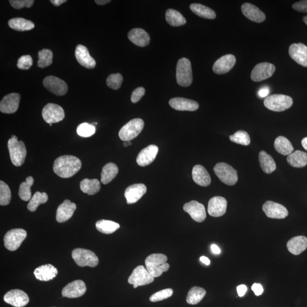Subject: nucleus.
Here are the masks:
<instances>
[{
	"label": "nucleus",
	"mask_w": 307,
	"mask_h": 307,
	"mask_svg": "<svg viewBox=\"0 0 307 307\" xmlns=\"http://www.w3.org/2000/svg\"><path fill=\"white\" fill-rule=\"evenodd\" d=\"M206 295V291L200 287H194L189 291L186 298L188 304L195 305L198 304Z\"/></svg>",
	"instance_id": "nucleus-41"
},
{
	"label": "nucleus",
	"mask_w": 307,
	"mask_h": 307,
	"mask_svg": "<svg viewBox=\"0 0 307 307\" xmlns=\"http://www.w3.org/2000/svg\"><path fill=\"white\" fill-rule=\"evenodd\" d=\"M11 198L10 188L5 182L0 181V205H8Z\"/></svg>",
	"instance_id": "nucleus-46"
},
{
	"label": "nucleus",
	"mask_w": 307,
	"mask_h": 307,
	"mask_svg": "<svg viewBox=\"0 0 307 307\" xmlns=\"http://www.w3.org/2000/svg\"><path fill=\"white\" fill-rule=\"evenodd\" d=\"M75 57L78 63L82 66L88 69L94 68L97 65L95 60L90 54L85 46L78 45L75 50Z\"/></svg>",
	"instance_id": "nucleus-23"
},
{
	"label": "nucleus",
	"mask_w": 307,
	"mask_h": 307,
	"mask_svg": "<svg viewBox=\"0 0 307 307\" xmlns=\"http://www.w3.org/2000/svg\"><path fill=\"white\" fill-rule=\"evenodd\" d=\"M20 99L21 95L17 93H11L5 96L0 102V111L6 114L16 112L20 104Z\"/></svg>",
	"instance_id": "nucleus-17"
},
{
	"label": "nucleus",
	"mask_w": 307,
	"mask_h": 307,
	"mask_svg": "<svg viewBox=\"0 0 307 307\" xmlns=\"http://www.w3.org/2000/svg\"><path fill=\"white\" fill-rule=\"evenodd\" d=\"M51 2L53 5L59 6L62 3L67 2L66 0H51Z\"/></svg>",
	"instance_id": "nucleus-58"
},
{
	"label": "nucleus",
	"mask_w": 307,
	"mask_h": 307,
	"mask_svg": "<svg viewBox=\"0 0 307 307\" xmlns=\"http://www.w3.org/2000/svg\"><path fill=\"white\" fill-rule=\"evenodd\" d=\"M10 160L15 166L24 164L26 156V149L24 142L18 141V138L13 135L7 143Z\"/></svg>",
	"instance_id": "nucleus-3"
},
{
	"label": "nucleus",
	"mask_w": 307,
	"mask_h": 307,
	"mask_svg": "<svg viewBox=\"0 0 307 307\" xmlns=\"http://www.w3.org/2000/svg\"><path fill=\"white\" fill-rule=\"evenodd\" d=\"M144 125V121L141 118L133 119L120 129L119 137L123 141H130L139 135Z\"/></svg>",
	"instance_id": "nucleus-6"
},
{
	"label": "nucleus",
	"mask_w": 307,
	"mask_h": 307,
	"mask_svg": "<svg viewBox=\"0 0 307 307\" xmlns=\"http://www.w3.org/2000/svg\"><path fill=\"white\" fill-rule=\"evenodd\" d=\"M236 63V59L235 55L227 54L222 56L215 61L213 66V71L218 75L225 74L232 70Z\"/></svg>",
	"instance_id": "nucleus-19"
},
{
	"label": "nucleus",
	"mask_w": 307,
	"mask_h": 307,
	"mask_svg": "<svg viewBox=\"0 0 307 307\" xmlns=\"http://www.w3.org/2000/svg\"><path fill=\"white\" fill-rule=\"evenodd\" d=\"M43 84L46 89L56 96L64 95L68 91V86L66 83L55 76L46 77Z\"/></svg>",
	"instance_id": "nucleus-13"
},
{
	"label": "nucleus",
	"mask_w": 307,
	"mask_h": 307,
	"mask_svg": "<svg viewBox=\"0 0 307 307\" xmlns=\"http://www.w3.org/2000/svg\"><path fill=\"white\" fill-rule=\"evenodd\" d=\"M259 161L261 168L265 173L269 174L276 170V163L273 158L270 155L268 154L266 152H260Z\"/></svg>",
	"instance_id": "nucleus-32"
},
{
	"label": "nucleus",
	"mask_w": 307,
	"mask_h": 307,
	"mask_svg": "<svg viewBox=\"0 0 307 307\" xmlns=\"http://www.w3.org/2000/svg\"><path fill=\"white\" fill-rule=\"evenodd\" d=\"M87 287L85 283L81 280H77L68 283L63 288L62 296L68 298H77L81 297L86 293Z\"/></svg>",
	"instance_id": "nucleus-18"
},
{
	"label": "nucleus",
	"mask_w": 307,
	"mask_h": 307,
	"mask_svg": "<svg viewBox=\"0 0 307 307\" xmlns=\"http://www.w3.org/2000/svg\"><path fill=\"white\" fill-rule=\"evenodd\" d=\"M289 52L291 58L297 63L307 67V47L305 45L302 43L292 44Z\"/></svg>",
	"instance_id": "nucleus-21"
},
{
	"label": "nucleus",
	"mask_w": 307,
	"mask_h": 307,
	"mask_svg": "<svg viewBox=\"0 0 307 307\" xmlns=\"http://www.w3.org/2000/svg\"><path fill=\"white\" fill-rule=\"evenodd\" d=\"M76 209L74 203L69 200H65L58 206L56 210V220L57 222H66L72 217Z\"/></svg>",
	"instance_id": "nucleus-26"
},
{
	"label": "nucleus",
	"mask_w": 307,
	"mask_h": 307,
	"mask_svg": "<svg viewBox=\"0 0 307 307\" xmlns=\"http://www.w3.org/2000/svg\"><path fill=\"white\" fill-rule=\"evenodd\" d=\"M42 117L49 124L62 121L65 117L64 109L56 103H49L42 110Z\"/></svg>",
	"instance_id": "nucleus-11"
},
{
	"label": "nucleus",
	"mask_w": 307,
	"mask_h": 307,
	"mask_svg": "<svg viewBox=\"0 0 307 307\" xmlns=\"http://www.w3.org/2000/svg\"><path fill=\"white\" fill-rule=\"evenodd\" d=\"M200 260L203 263L205 264L206 265H209L210 264V260L205 256H201V258H200Z\"/></svg>",
	"instance_id": "nucleus-59"
},
{
	"label": "nucleus",
	"mask_w": 307,
	"mask_h": 307,
	"mask_svg": "<svg viewBox=\"0 0 307 307\" xmlns=\"http://www.w3.org/2000/svg\"><path fill=\"white\" fill-rule=\"evenodd\" d=\"M98 123L97 122H94L93 123V125L95 126V125H97Z\"/></svg>",
	"instance_id": "nucleus-64"
},
{
	"label": "nucleus",
	"mask_w": 307,
	"mask_h": 307,
	"mask_svg": "<svg viewBox=\"0 0 307 307\" xmlns=\"http://www.w3.org/2000/svg\"><path fill=\"white\" fill-rule=\"evenodd\" d=\"M145 94V90L143 87H138L132 92L131 101L133 103L139 102Z\"/></svg>",
	"instance_id": "nucleus-52"
},
{
	"label": "nucleus",
	"mask_w": 307,
	"mask_h": 307,
	"mask_svg": "<svg viewBox=\"0 0 307 307\" xmlns=\"http://www.w3.org/2000/svg\"><path fill=\"white\" fill-rule=\"evenodd\" d=\"M82 162L78 158L72 155L59 157L53 165L55 173L62 178H69L75 175L82 167Z\"/></svg>",
	"instance_id": "nucleus-1"
},
{
	"label": "nucleus",
	"mask_w": 307,
	"mask_h": 307,
	"mask_svg": "<svg viewBox=\"0 0 307 307\" xmlns=\"http://www.w3.org/2000/svg\"><path fill=\"white\" fill-rule=\"evenodd\" d=\"M123 77L120 74H111L106 79L107 86L111 89L117 90L121 86Z\"/></svg>",
	"instance_id": "nucleus-48"
},
{
	"label": "nucleus",
	"mask_w": 307,
	"mask_h": 307,
	"mask_svg": "<svg viewBox=\"0 0 307 307\" xmlns=\"http://www.w3.org/2000/svg\"><path fill=\"white\" fill-rule=\"evenodd\" d=\"M176 81L180 86L189 87L193 83V76L191 61L186 57L180 59L176 66Z\"/></svg>",
	"instance_id": "nucleus-4"
},
{
	"label": "nucleus",
	"mask_w": 307,
	"mask_h": 307,
	"mask_svg": "<svg viewBox=\"0 0 307 307\" xmlns=\"http://www.w3.org/2000/svg\"><path fill=\"white\" fill-rule=\"evenodd\" d=\"M132 143H130V141H125L124 143V147H128L129 146L131 145Z\"/></svg>",
	"instance_id": "nucleus-62"
},
{
	"label": "nucleus",
	"mask_w": 307,
	"mask_h": 307,
	"mask_svg": "<svg viewBox=\"0 0 307 307\" xmlns=\"http://www.w3.org/2000/svg\"><path fill=\"white\" fill-rule=\"evenodd\" d=\"M230 140L238 144L248 146L251 144V138L249 134L244 130H239L233 135L230 136Z\"/></svg>",
	"instance_id": "nucleus-45"
},
{
	"label": "nucleus",
	"mask_w": 307,
	"mask_h": 307,
	"mask_svg": "<svg viewBox=\"0 0 307 307\" xmlns=\"http://www.w3.org/2000/svg\"><path fill=\"white\" fill-rule=\"evenodd\" d=\"M120 227V224L117 222L107 220H99L96 223V228L98 231L106 235L116 232Z\"/></svg>",
	"instance_id": "nucleus-40"
},
{
	"label": "nucleus",
	"mask_w": 307,
	"mask_h": 307,
	"mask_svg": "<svg viewBox=\"0 0 307 307\" xmlns=\"http://www.w3.org/2000/svg\"><path fill=\"white\" fill-rule=\"evenodd\" d=\"M27 237L25 230L18 228L9 230L3 238L5 247L10 251H15L20 248Z\"/></svg>",
	"instance_id": "nucleus-9"
},
{
	"label": "nucleus",
	"mask_w": 307,
	"mask_h": 307,
	"mask_svg": "<svg viewBox=\"0 0 307 307\" xmlns=\"http://www.w3.org/2000/svg\"><path fill=\"white\" fill-rule=\"evenodd\" d=\"M167 261V256L163 254H152L145 259V265L149 273L157 278L169 270L170 265Z\"/></svg>",
	"instance_id": "nucleus-2"
},
{
	"label": "nucleus",
	"mask_w": 307,
	"mask_h": 307,
	"mask_svg": "<svg viewBox=\"0 0 307 307\" xmlns=\"http://www.w3.org/2000/svg\"><path fill=\"white\" fill-rule=\"evenodd\" d=\"M248 290V288L244 285H241L237 287V291L238 295L240 297H243L244 296Z\"/></svg>",
	"instance_id": "nucleus-55"
},
{
	"label": "nucleus",
	"mask_w": 307,
	"mask_h": 307,
	"mask_svg": "<svg viewBox=\"0 0 307 307\" xmlns=\"http://www.w3.org/2000/svg\"><path fill=\"white\" fill-rule=\"evenodd\" d=\"M169 104L172 108L180 111H195L199 107L197 102L182 98L171 99L169 102Z\"/></svg>",
	"instance_id": "nucleus-27"
},
{
	"label": "nucleus",
	"mask_w": 307,
	"mask_h": 307,
	"mask_svg": "<svg viewBox=\"0 0 307 307\" xmlns=\"http://www.w3.org/2000/svg\"><path fill=\"white\" fill-rule=\"evenodd\" d=\"M80 189L88 195H94L99 193L101 189V183L97 179H84L80 184Z\"/></svg>",
	"instance_id": "nucleus-37"
},
{
	"label": "nucleus",
	"mask_w": 307,
	"mask_h": 307,
	"mask_svg": "<svg viewBox=\"0 0 307 307\" xmlns=\"http://www.w3.org/2000/svg\"><path fill=\"white\" fill-rule=\"evenodd\" d=\"M183 209L189 213L192 218L198 222L204 221L206 218V211L203 205L197 201H193L186 203Z\"/></svg>",
	"instance_id": "nucleus-16"
},
{
	"label": "nucleus",
	"mask_w": 307,
	"mask_h": 307,
	"mask_svg": "<svg viewBox=\"0 0 307 307\" xmlns=\"http://www.w3.org/2000/svg\"><path fill=\"white\" fill-rule=\"evenodd\" d=\"M158 148L154 145H149V147L142 150L137 158V163L141 167H145L151 164L155 160Z\"/></svg>",
	"instance_id": "nucleus-22"
},
{
	"label": "nucleus",
	"mask_w": 307,
	"mask_h": 307,
	"mask_svg": "<svg viewBox=\"0 0 307 307\" xmlns=\"http://www.w3.org/2000/svg\"><path fill=\"white\" fill-rule=\"evenodd\" d=\"M190 9L194 14L203 18L212 20L216 17V14L213 10L201 3H193L190 5Z\"/></svg>",
	"instance_id": "nucleus-38"
},
{
	"label": "nucleus",
	"mask_w": 307,
	"mask_h": 307,
	"mask_svg": "<svg viewBox=\"0 0 307 307\" xmlns=\"http://www.w3.org/2000/svg\"><path fill=\"white\" fill-rule=\"evenodd\" d=\"M275 71L274 64L263 62L256 64L251 73L253 81L259 82L270 78Z\"/></svg>",
	"instance_id": "nucleus-12"
},
{
	"label": "nucleus",
	"mask_w": 307,
	"mask_h": 307,
	"mask_svg": "<svg viewBox=\"0 0 307 307\" xmlns=\"http://www.w3.org/2000/svg\"><path fill=\"white\" fill-rule=\"evenodd\" d=\"M38 66L44 68L47 67L52 63L53 53L49 49H43L38 52Z\"/></svg>",
	"instance_id": "nucleus-44"
},
{
	"label": "nucleus",
	"mask_w": 307,
	"mask_h": 307,
	"mask_svg": "<svg viewBox=\"0 0 307 307\" xmlns=\"http://www.w3.org/2000/svg\"><path fill=\"white\" fill-rule=\"evenodd\" d=\"M57 268L51 264H45L36 268L34 271L37 279L48 282L55 278L57 275Z\"/></svg>",
	"instance_id": "nucleus-28"
},
{
	"label": "nucleus",
	"mask_w": 307,
	"mask_h": 307,
	"mask_svg": "<svg viewBox=\"0 0 307 307\" xmlns=\"http://www.w3.org/2000/svg\"><path fill=\"white\" fill-rule=\"evenodd\" d=\"M287 247L292 254L301 255L307 248V238L303 236L293 237L288 242Z\"/></svg>",
	"instance_id": "nucleus-31"
},
{
	"label": "nucleus",
	"mask_w": 307,
	"mask_h": 307,
	"mask_svg": "<svg viewBox=\"0 0 307 307\" xmlns=\"http://www.w3.org/2000/svg\"><path fill=\"white\" fill-rule=\"evenodd\" d=\"M287 160L294 167H305L307 164V153L301 151H295L288 155Z\"/></svg>",
	"instance_id": "nucleus-33"
},
{
	"label": "nucleus",
	"mask_w": 307,
	"mask_h": 307,
	"mask_svg": "<svg viewBox=\"0 0 307 307\" xmlns=\"http://www.w3.org/2000/svg\"><path fill=\"white\" fill-rule=\"evenodd\" d=\"M72 257L80 267H95L99 264V258L93 252L87 249L78 248L72 252Z\"/></svg>",
	"instance_id": "nucleus-7"
},
{
	"label": "nucleus",
	"mask_w": 307,
	"mask_h": 307,
	"mask_svg": "<svg viewBox=\"0 0 307 307\" xmlns=\"http://www.w3.org/2000/svg\"><path fill=\"white\" fill-rule=\"evenodd\" d=\"M303 21H304L305 24L307 25V15L303 17Z\"/></svg>",
	"instance_id": "nucleus-63"
},
{
	"label": "nucleus",
	"mask_w": 307,
	"mask_h": 307,
	"mask_svg": "<svg viewBox=\"0 0 307 307\" xmlns=\"http://www.w3.org/2000/svg\"><path fill=\"white\" fill-rule=\"evenodd\" d=\"M9 2L13 8L21 9L24 7L30 8L33 6L34 1V0H10Z\"/></svg>",
	"instance_id": "nucleus-51"
},
{
	"label": "nucleus",
	"mask_w": 307,
	"mask_h": 307,
	"mask_svg": "<svg viewBox=\"0 0 307 307\" xmlns=\"http://www.w3.org/2000/svg\"><path fill=\"white\" fill-rule=\"evenodd\" d=\"M128 36L133 44L142 48L148 46L151 41L149 34L143 29H133L128 33Z\"/></svg>",
	"instance_id": "nucleus-29"
},
{
	"label": "nucleus",
	"mask_w": 307,
	"mask_h": 307,
	"mask_svg": "<svg viewBox=\"0 0 307 307\" xmlns=\"http://www.w3.org/2000/svg\"><path fill=\"white\" fill-rule=\"evenodd\" d=\"M274 148L276 151L283 155H289L294 152V147L291 142L283 136L276 138Z\"/></svg>",
	"instance_id": "nucleus-35"
},
{
	"label": "nucleus",
	"mask_w": 307,
	"mask_h": 307,
	"mask_svg": "<svg viewBox=\"0 0 307 307\" xmlns=\"http://www.w3.org/2000/svg\"><path fill=\"white\" fill-rule=\"evenodd\" d=\"M95 2L100 5H103L110 2V0H95Z\"/></svg>",
	"instance_id": "nucleus-60"
},
{
	"label": "nucleus",
	"mask_w": 307,
	"mask_h": 307,
	"mask_svg": "<svg viewBox=\"0 0 307 307\" xmlns=\"http://www.w3.org/2000/svg\"><path fill=\"white\" fill-rule=\"evenodd\" d=\"M33 63V59L31 56L24 55L18 59L17 66L20 70H28L32 66Z\"/></svg>",
	"instance_id": "nucleus-50"
},
{
	"label": "nucleus",
	"mask_w": 307,
	"mask_h": 307,
	"mask_svg": "<svg viewBox=\"0 0 307 307\" xmlns=\"http://www.w3.org/2000/svg\"><path fill=\"white\" fill-rule=\"evenodd\" d=\"M3 301L15 307H24L28 304L29 298L24 291L16 289L7 292Z\"/></svg>",
	"instance_id": "nucleus-15"
},
{
	"label": "nucleus",
	"mask_w": 307,
	"mask_h": 307,
	"mask_svg": "<svg viewBox=\"0 0 307 307\" xmlns=\"http://www.w3.org/2000/svg\"><path fill=\"white\" fill-rule=\"evenodd\" d=\"M242 12L245 16L253 22L261 23L266 20V15L258 7L252 3L246 2L241 6Z\"/></svg>",
	"instance_id": "nucleus-25"
},
{
	"label": "nucleus",
	"mask_w": 307,
	"mask_h": 307,
	"mask_svg": "<svg viewBox=\"0 0 307 307\" xmlns=\"http://www.w3.org/2000/svg\"><path fill=\"white\" fill-rule=\"evenodd\" d=\"M166 21L172 26L178 27L186 24V18L178 11L169 9L166 12Z\"/></svg>",
	"instance_id": "nucleus-39"
},
{
	"label": "nucleus",
	"mask_w": 307,
	"mask_h": 307,
	"mask_svg": "<svg viewBox=\"0 0 307 307\" xmlns=\"http://www.w3.org/2000/svg\"><path fill=\"white\" fill-rule=\"evenodd\" d=\"M154 281V278L149 273L147 268L138 266L134 268L131 275L129 276L128 282L133 285L134 289L138 286L149 285Z\"/></svg>",
	"instance_id": "nucleus-10"
},
{
	"label": "nucleus",
	"mask_w": 307,
	"mask_h": 307,
	"mask_svg": "<svg viewBox=\"0 0 307 307\" xmlns=\"http://www.w3.org/2000/svg\"><path fill=\"white\" fill-rule=\"evenodd\" d=\"M34 180L32 176H28L26 179V182H22L19 189V197L22 201L28 202L32 199V192L31 187L33 186Z\"/></svg>",
	"instance_id": "nucleus-42"
},
{
	"label": "nucleus",
	"mask_w": 307,
	"mask_h": 307,
	"mask_svg": "<svg viewBox=\"0 0 307 307\" xmlns=\"http://www.w3.org/2000/svg\"><path fill=\"white\" fill-rule=\"evenodd\" d=\"M48 195L45 193L36 192L33 196L28 205V209L30 212H35L40 205L45 204L48 201Z\"/></svg>",
	"instance_id": "nucleus-43"
},
{
	"label": "nucleus",
	"mask_w": 307,
	"mask_h": 307,
	"mask_svg": "<svg viewBox=\"0 0 307 307\" xmlns=\"http://www.w3.org/2000/svg\"><path fill=\"white\" fill-rule=\"evenodd\" d=\"M76 132L80 137H90L95 133L96 128L93 124L84 122L78 126Z\"/></svg>",
	"instance_id": "nucleus-47"
},
{
	"label": "nucleus",
	"mask_w": 307,
	"mask_h": 307,
	"mask_svg": "<svg viewBox=\"0 0 307 307\" xmlns=\"http://www.w3.org/2000/svg\"><path fill=\"white\" fill-rule=\"evenodd\" d=\"M147 188L144 184H134L129 186L125 192V197L128 205L134 204L147 193Z\"/></svg>",
	"instance_id": "nucleus-24"
},
{
	"label": "nucleus",
	"mask_w": 307,
	"mask_h": 307,
	"mask_svg": "<svg viewBox=\"0 0 307 307\" xmlns=\"http://www.w3.org/2000/svg\"><path fill=\"white\" fill-rule=\"evenodd\" d=\"M252 290L254 292L256 296H260L263 293V288L259 283L253 284Z\"/></svg>",
	"instance_id": "nucleus-54"
},
{
	"label": "nucleus",
	"mask_w": 307,
	"mask_h": 307,
	"mask_svg": "<svg viewBox=\"0 0 307 307\" xmlns=\"http://www.w3.org/2000/svg\"><path fill=\"white\" fill-rule=\"evenodd\" d=\"M8 25L11 29L19 32H25L35 28V25L33 22L22 18L11 19L8 22Z\"/></svg>",
	"instance_id": "nucleus-36"
},
{
	"label": "nucleus",
	"mask_w": 307,
	"mask_h": 307,
	"mask_svg": "<svg viewBox=\"0 0 307 307\" xmlns=\"http://www.w3.org/2000/svg\"><path fill=\"white\" fill-rule=\"evenodd\" d=\"M268 94H269V90L268 88H263L258 92L259 97L262 98L267 97Z\"/></svg>",
	"instance_id": "nucleus-56"
},
{
	"label": "nucleus",
	"mask_w": 307,
	"mask_h": 307,
	"mask_svg": "<svg viewBox=\"0 0 307 307\" xmlns=\"http://www.w3.org/2000/svg\"><path fill=\"white\" fill-rule=\"evenodd\" d=\"M293 8L299 12L307 13V0L295 2L293 5Z\"/></svg>",
	"instance_id": "nucleus-53"
},
{
	"label": "nucleus",
	"mask_w": 307,
	"mask_h": 307,
	"mask_svg": "<svg viewBox=\"0 0 307 307\" xmlns=\"http://www.w3.org/2000/svg\"><path fill=\"white\" fill-rule=\"evenodd\" d=\"M262 209L267 217L275 219H283L289 215L285 206L272 201H267L264 203Z\"/></svg>",
	"instance_id": "nucleus-14"
},
{
	"label": "nucleus",
	"mask_w": 307,
	"mask_h": 307,
	"mask_svg": "<svg viewBox=\"0 0 307 307\" xmlns=\"http://www.w3.org/2000/svg\"><path fill=\"white\" fill-rule=\"evenodd\" d=\"M213 170L218 179L226 185L234 186L238 181L237 171L227 163H218L215 165Z\"/></svg>",
	"instance_id": "nucleus-8"
},
{
	"label": "nucleus",
	"mask_w": 307,
	"mask_h": 307,
	"mask_svg": "<svg viewBox=\"0 0 307 307\" xmlns=\"http://www.w3.org/2000/svg\"><path fill=\"white\" fill-rule=\"evenodd\" d=\"M303 147L307 151V137L303 138L302 141Z\"/></svg>",
	"instance_id": "nucleus-61"
},
{
	"label": "nucleus",
	"mask_w": 307,
	"mask_h": 307,
	"mask_svg": "<svg viewBox=\"0 0 307 307\" xmlns=\"http://www.w3.org/2000/svg\"><path fill=\"white\" fill-rule=\"evenodd\" d=\"M293 104V99L281 94L270 95L264 101V105L268 109L278 112L289 109Z\"/></svg>",
	"instance_id": "nucleus-5"
},
{
	"label": "nucleus",
	"mask_w": 307,
	"mask_h": 307,
	"mask_svg": "<svg viewBox=\"0 0 307 307\" xmlns=\"http://www.w3.org/2000/svg\"><path fill=\"white\" fill-rule=\"evenodd\" d=\"M211 250L215 255H220L221 253L220 249L214 244L211 245Z\"/></svg>",
	"instance_id": "nucleus-57"
},
{
	"label": "nucleus",
	"mask_w": 307,
	"mask_h": 307,
	"mask_svg": "<svg viewBox=\"0 0 307 307\" xmlns=\"http://www.w3.org/2000/svg\"><path fill=\"white\" fill-rule=\"evenodd\" d=\"M118 172V168L116 164L112 162L107 163L102 168L101 182L103 184L109 183L116 177Z\"/></svg>",
	"instance_id": "nucleus-34"
},
{
	"label": "nucleus",
	"mask_w": 307,
	"mask_h": 307,
	"mask_svg": "<svg viewBox=\"0 0 307 307\" xmlns=\"http://www.w3.org/2000/svg\"><path fill=\"white\" fill-rule=\"evenodd\" d=\"M227 208V201L221 197H215L210 199L208 212L210 216L218 217L223 216Z\"/></svg>",
	"instance_id": "nucleus-20"
},
{
	"label": "nucleus",
	"mask_w": 307,
	"mask_h": 307,
	"mask_svg": "<svg viewBox=\"0 0 307 307\" xmlns=\"http://www.w3.org/2000/svg\"><path fill=\"white\" fill-rule=\"evenodd\" d=\"M194 181L202 187H207L210 185L211 182L210 176L205 167L201 165H196L194 167L193 172Z\"/></svg>",
	"instance_id": "nucleus-30"
},
{
	"label": "nucleus",
	"mask_w": 307,
	"mask_h": 307,
	"mask_svg": "<svg viewBox=\"0 0 307 307\" xmlns=\"http://www.w3.org/2000/svg\"><path fill=\"white\" fill-rule=\"evenodd\" d=\"M172 294H173V290L171 289L160 290L152 295L150 298V301L152 302L162 301L171 297Z\"/></svg>",
	"instance_id": "nucleus-49"
}]
</instances>
